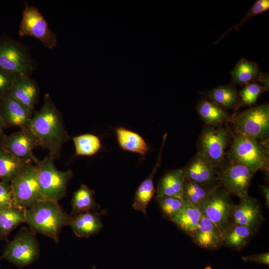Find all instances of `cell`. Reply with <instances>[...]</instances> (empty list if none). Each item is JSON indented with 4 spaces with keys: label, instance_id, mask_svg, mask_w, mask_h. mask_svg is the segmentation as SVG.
Instances as JSON below:
<instances>
[{
    "label": "cell",
    "instance_id": "6da1fadb",
    "mask_svg": "<svg viewBox=\"0 0 269 269\" xmlns=\"http://www.w3.org/2000/svg\"><path fill=\"white\" fill-rule=\"evenodd\" d=\"M28 128L39 146L48 150L49 156L54 159L59 157L63 144L70 138L62 116L48 93L44 95L41 108L32 116Z\"/></svg>",
    "mask_w": 269,
    "mask_h": 269
},
{
    "label": "cell",
    "instance_id": "7a4b0ae2",
    "mask_svg": "<svg viewBox=\"0 0 269 269\" xmlns=\"http://www.w3.org/2000/svg\"><path fill=\"white\" fill-rule=\"evenodd\" d=\"M70 217L58 202L42 200L26 209L25 223L34 233L41 234L58 243L60 233L68 226Z\"/></svg>",
    "mask_w": 269,
    "mask_h": 269
},
{
    "label": "cell",
    "instance_id": "3957f363",
    "mask_svg": "<svg viewBox=\"0 0 269 269\" xmlns=\"http://www.w3.org/2000/svg\"><path fill=\"white\" fill-rule=\"evenodd\" d=\"M233 132L226 124L204 125L196 145L198 153L211 165L220 168L225 162Z\"/></svg>",
    "mask_w": 269,
    "mask_h": 269
},
{
    "label": "cell",
    "instance_id": "277c9868",
    "mask_svg": "<svg viewBox=\"0 0 269 269\" xmlns=\"http://www.w3.org/2000/svg\"><path fill=\"white\" fill-rule=\"evenodd\" d=\"M228 158L255 171H269V140L261 141L233 132Z\"/></svg>",
    "mask_w": 269,
    "mask_h": 269
},
{
    "label": "cell",
    "instance_id": "5b68a950",
    "mask_svg": "<svg viewBox=\"0 0 269 269\" xmlns=\"http://www.w3.org/2000/svg\"><path fill=\"white\" fill-rule=\"evenodd\" d=\"M54 160L48 155L35 164L38 180L44 199L58 202L66 196L68 184L74 173L71 169L58 170Z\"/></svg>",
    "mask_w": 269,
    "mask_h": 269
},
{
    "label": "cell",
    "instance_id": "8992f818",
    "mask_svg": "<svg viewBox=\"0 0 269 269\" xmlns=\"http://www.w3.org/2000/svg\"><path fill=\"white\" fill-rule=\"evenodd\" d=\"M234 132L261 141L269 140V105L264 103L232 115Z\"/></svg>",
    "mask_w": 269,
    "mask_h": 269
},
{
    "label": "cell",
    "instance_id": "52a82bcc",
    "mask_svg": "<svg viewBox=\"0 0 269 269\" xmlns=\"http://www.w3.org/2000/svg\"><path fill=\"white\" fill-rule=\"evenodd\" d=\"M10 184L15 206L27 209L45 200L38 180L37 167L33 162H28Z\"/></svg>",
    "mask_w": 269,
    "mask_h": 269
},
{
    "label": "cell",
    "instance_id": "ba28073f",
    "mask_svg": "<svg viewBox=\"0 0 269 269\" xmlns=\"http://www.w3.org/2000/svg\"><path fill=\"white\" fill-rule=\"evenodd\" d=\"M39 252V245L35 233L26 228H22L7 244L1 257L21 268L37 260Z\"/></svg>",
    "mask_w": 269,
    "mask_h": 269
},
{
    "label": "cell",
    "instance_id": "9c48e42d",
    "mask_svg": "<svg viewBox=\"0 0 269 269\" xmlns=\"http://www.w3.org/2000/svg\"><path fill=\"white\" fill-rule=\"evenodd\" d=\"M0 68L16 75H28L33 61L26 47L9 37H0Z\"/></svg>",
    "mask_w": 269,
    "mask_h": 269
},
{
    "label": "cell",
    "instance_id": "30bf717a",
    "mask_svg": "<svg viewBox=\"0 0 269 269\" xmlns=\"http://www.w3.org/2000/svg\"><path fill=\"white\" fill-rule=\"evenodd\" d=\"M257 172L227 157L219 168V186L230 195L239 198L248 195L252 180Z\"/></svg>",
    "mask_w": 269,
    "mask_h": 269
},
{
    "label": "cell",
    "instance_id": "8fae6325",
    "mask_svg": "<svg viewBox=\"0 0 269 269\" xmlns=\"http://www.w3.org/2000/svg\"><path fill=\"white\" fill-rule=\"evenodd\" d=\"M18 33L20 36L33 37L48 49L54 48L57 44L56 34L40 11L27 2L24 3Z\"/></svg>",
    "mask_w": 269,
    "mask_h": 269
},
{
    "label": "cell",
    "instance_id": "7c38bea8",
    "mask_svg": "<svg viewBox=\"0 0 269 269\" xmlns=\"http://www.w3.org/2000/svg\"><path fill=\"white\" fill-rule=\"evenodd\" d=\"M234 205L231 195L220 187L213 192L200 210L224 233L231 222Z\"/></svg>",
    "mask_w": 269,
    "mask_h": 269
},
{
    "label": "cell",
    "instance_id": "4fadbf2b",
    "mask_svg": "<svg viewBox=\"0 0 269 269\" xmlns=\"http://www.w3.org/2000/svg\"><path fill=\"white\" fill-rule=\"evenodd\" d=\"M39 146L37 138L28 128L5 135L1 145L2 148L16 157L35 164L39 160L34 155L33 150Z\"/></svg>",
    "mask_w": 269,
    "mask_h": 269
},
{
    "label": "cell",
    "instance_id": "5bb4252c",
    "mask_svg": "<svg viewBox=\"0 0 269 269\" xmlns=\"http://www.w3.org/2000/svg\"><path fill=\"white\" fill-rule=\"evenodd\" d=\"M240 203L234 205L230 216L233 223L245 226L255 234L265 220L260 202L247 195L240 198Z\"/></svg>",
    "mask_w": 269,
    "mask_h": 269
},
{
    "label": "cell",
    "instance_id": "9a60e30c",
    "mask_svg": "<svg viewBox=\"0 0 269 269\" xmlns=\"http://www.w3.org/2000/svg\"><path fill=\"white\" fill-rule=\"evenodd\" d=\"M180 170L188 180L204 186L220 187L219 169L205 161L197 153Z\"/></svg>",
    "mask_w": 269,
    "mask_h": 269
},
{
    "label": "cell",
    "instance_id": "2e32d148",
    "mask_svg": "<svg viewBox=\"0 0 269 269\" xmlns=\"http://www.w3.org/2000/svg\"><path fill=\"white\" fill-rule=\"evenodd\" d=\"M32 113L8 93L0 98V116L5 127L28 128Z\"/></svg>",
    "mask_w": 269,
    "mask_h": 269
},
{
    "label": "cell",
    "instance_id": "e0dca14e",
    "mask_svg": "<svg viewBox=\"0 0 269 269\" xmlns=\"http://www.w3.org/2000/svg\"><path fill=\"white\" fill-rule=\"evenodd\" d=\"M190 238L194 244L204 249L216 250L223 246V233L203 214L198 228Z\"/></svg>",
    "mask_w": 269,
    "mask_h": 269
},
{
    "label": "cell",
    "instance_id": "ac0fdd59",
    "mask_svg": "<svg viewBox=\"0 0 269 269\" xmlns=\"http://www.w3.org/2000/svg\"><path fill=\"white\" fill-rule=\"evenodd\" d=\"M167 136V133L164 134L163 136L162 144L155 166L147 177L140 184L134 196L132 204L133 208L145 214H146L148 205L155 193L153 185V177L161 164L163 149Z\"/></svg>",
    "mask_w": 269,
    "mask_h": 269
},
{
    "label": "cell",
    "instance_id": "d6986e66",
    "mask_svg": "<svg viewBox=\"0 0 269 269\" xmlns=\"http://www.w3.org/2000/svg\"><path fill=\"white\" fill-rule=\"evenodd\" d=\"M8 94L33 111L38 98V89L36 83L29 75H17Z\"/></svg>",
    "mask_w": 269,
    "mask_h": 269
},
{
    "label": "cell",
    "instance_id": "ffe728a7",
    "mask_svg": "<svg viewBox=\"0 0 269 269\" xmlns=\"http://www.w3.org/2000/svg\"><path fill=\"white\" fill-rule=\"evenodd\" d=\"M68 226L78 237L88 238L99 232L103 225L101 214L97 211L71 215Z\"/></svg>",
    "mask_w": 269,
    "mask_h": 269
},
{
    "label": "cell",
    "instance_id": "44dd1931",
    "mask_svg": "<svg viewBox=\"0 0 269 269\" xmlns=\"http://www.w3.org/2000/svg\"><path fill=\"white\" fill-rule=\"evenodd\" d=\"M185 183V178L180 169L168 171L158 182L155 197H183Z\"/></svg>",
    "mask_w": 269,
    "mask_h": 269
},
{
    "label": "cell",
    "instance_id": "7402d4cb",
    "mask_svg": "<svg viewBox=\"0 0 269 269\" xmlns=\"http://www.w3.org/2000/svg\"><path fill=\"white\" fill-rule=\"evenodd\" d=\"M205 98L215 103L224 110H237L240 98L235 85L230 84L219 86L204 92Z\"/></svg>",
    "mask_w": 269,
    "mask_h": 269
},
{
    "label": "cell",
    "instance_id": "603a6c76",
    "mask_svg": "<svg viewBox=\"0 0 269 269\" xmlns=\"http://www.w3.org/2000/svg\"><path fill=\"white\" fill-rule=\"evenodd\" d=\"M202 216L200 210L186 200L183 207L171 222L191 237L198 228Z\"/></svg>",
    "mask_w": 269,
    "mask_h": 269
},
{
    "label": "cell",
    "instance_id": "cb8c5ba5",
    "mask_svg": "<svg viewBox=\"0 0 269 269\" xmlns=\"http://www.w3.org/2000/svg\"><path fill=\"white\" fill-rule=\"evenodd\" d=\"M197 112L205 124L209 125L230 123L232 117L225 110L205 98L198 103Z\"/></svg>",
    "mask_w": 269,
    "mask_h": 269
},
{
    "label": "cell",
    "instance_id": "d4e9b609",
    "mask_svg": "<svg viewBox=\"0 0 269 269\" xmlns=\"http://www.w3.org/2000/svg\"><path fill=\"white\" fill-rule=\"evenodd\" d=\"M255 234L247 227L231 222L223 233V246L240 251L247 246Z\"/></svg>",
    "mask_w": 269,
    "mask_h": 269
},
{
    "label": "cell",
    "instance_id": "484cf974",
    "mask_svg": "<svg viewBox=\"0 0 269 269\" xmlns=\"http://www.w3.org/2000/svg\"><path fill=\"white\" fill-rule=\"evenodd\" d=\"M115 132L118 143L122 149L141 156H144L148 151L147 144L138 134L123 127L117 128Z\"/></svg>",
    "mask_w": 269,
    "mask_h": 269
},
{
    "label": "cell",
    "instance_id": "4316f807",
    "mask_svg": "<svg viewBox=\"0 0 269 269\" xmlns=\"http://www.w3.org/2000/svg\"><path fill=\"white\" fill-rule=\"evenodd\" d=\"M29 162L20 159L0 147V178L10 183Z\"/></svg>",
    "mask_w": 269,
    "mask_h": 269
},
{
    "label": "cell",
    "instance_id": "83f0119b",
    "mask_svg": "<svg viewBox=\"0 0 269 269\" xmlns=\"http://www.w3.org/2000/svg\"><path fill=\"white\" fill-rule=\"evenodd\" d=\"M26 209L13 206L0 211V240H6L11 232L25 223Z\"/></svg>",
    "mask_w": 269,
    "mask_h": 269
},
{
    "label": "cell",
    "instance_id": "f1b7e54d",
    "mask_svg": "<svg viewBox=\"0 0 269 269\" xmlns=\"http://www.w3.org/2000/svg\"><path fill=\"white\" fill-rule=\"evenodd\" d=\"M95 191L82 184L73 195L71 200V215L97 211L100 207L95 201Z\"/></svg>",
    "mask_w": 269,
    "mask_h": 269
},
{
    "label": "cell",
    "instance_id": "f546056e",
    "mask_svg": "<svg viewBox=\"0 0 269 269\" xmlns=\"http://www.w3.org/2000/svg\"><path fill=\"white\" fill-rule=\"evenodd\" d=\"M261 73L257 64L242 58L231 72L232 76V84L243 86L253 81H258Z\"/></svg>",
    "mask_w": 269,
    "mask_h": 269
},
{
    "label": "cell",
    "instance_id": "4dcf8cb0",
    "mask_svg": "<svg viewBox=\"0 0 269 269\" xmlns=\"http://www.w3.org/2000/svg\"><path fill=\"white\" fill-rule=\"evenodd\" d=\"M202 185L185 179L183 198L199 209L217 188Z\"/></svg>",
    "mask_w": 269,
    "mask_h": 269
},
{
    "label": "cell",
    "instance_id": "1f68e13d",
    "mask_svg": "<svg viewBox=\"0 0 269 269\" xmlns=\"http://www.w3.org/2000/svg\"><path fill=\"white\" fill-rule=\"evenodd\" d=\"M77 156H92L101 148L100 138L91 134H81L72 138Z\"/></svg>",
    "mask_w": 269,
    "mask_h": 269
},
{
    "label": "cell",
    "instance_id": "d6a6232c",
    "mask_svg": "<svg viewBox=\"0 0 269 269\" xmlns=\"http://www.w3.org/2000/svg\"><path fill=\"white\" fill-rule=\"evenodd\" d=\"M162 216L172 221L183 207L186 200L183 197L174 196L155 197Z\"/></svg>",
    "mask_w": 269,
    "mask_h": 269
},
{
    "label": "cell",
    "instance_id": "836d02e7",
    "mask_svg": "<svg viewBox=\"0 0 269 269\" xmlns=\"http://www.w3.org/2000/svg\"><path fill=\"white\" fill-rule=\"evenodd\" d=\"M265 91L264 87L257 81L247 84L239 92L240 107L254 105L260 95Z\"/></svg>",
    "mask_w": 269,
    "mask_h": 269
},
{
    "label": "cell",
    "instance_id": "e575fe53",
    "mask_svg": "<svg viewBox=\"0 0 269 269\" xmlns=\"http://www.w3.org/2000/svg\"><path fill=\"white\" fill-rule=\"evenodd\" d=\"M269 9V0H258L252 6L250 9L246 14L245 16L243 19L235 25L231 27L228 30L223 34L220 38L217 41L215 44L219 42L230 31L232 30H238L239 27L242 26L243 23L252 17L263 13L267 11Z\"/></svg>",
    "mask_w": 269,
    "mask_h": 269
},
{
    "label": "cell",
    "instance_id": "d590c367",
    "mask_svg": "<svg viewBox=\"0 0 269 269\" xmlns=\"http://www.w3.org/2000/svg\"><path fill=\"white\" fill-rule=\"evenodd\" d=\"M14 206L12 189L10 183L0 181V211Z\"/></svg>",
    "mask_w": 269,
    "mask_h": 269
},
{
    "label": "cell",
    "instance_id": "8d00e7d4",
    "mask_svg": "<svg viewBox=\"0 0 269 269\" xmlns=\"http://www.w3.org/2000/svg\"><path fill=\"white\" fill-rule=\"evenodd\" d=\"M16 75L0 68V98L9 93Z\"/></svg>",
    "mask_w": 269,
    "mask_h": 269
},
{
    "label": "cell",
    "instance_id": "74e56055",
    "mask_svg": "<svg viewBox=\"0 0 269 269\" xmlns=\"http://www.w3.org/2000/svg\"><path fill=\"white\" fill-rule=\"evenodd\" d=\"M245 262H252L258 264L269 265V253L266 252L257 255H249L242 257Z\"/></svg>",
    "mask_w": 269,
    "mask_h": 269
},
{
    "label": "cell",
    "instance_id": "f35d334b",
    "mask_svg": "<svg viewBox=\"0 0 269 269\" xmlns=\"http://www.w3.org/2000/svg\"><path fill=\"white\" fill-rule=\"evenodd\" d=\"M259 83L264 87L266 91L269 90V74L268 73H261L258 80Z\"/></svg>",
    "mask_w": 269,
    "mask_h": 269
},
{
    "label": "cell",
    "instance_id": "ab89813d",
    "mask_svg": "<svg viewBox=\"0 0 269 269\" xmlns=\"http://www.w3.org/2000/svg\"><path fill=\"white\" fill-rule=\"evenodd\" d=\"M260 189L265 198V205L267 208H269V187L268 185H263L260 186Z\"/></svg>",
    "mask_w": 269,
    "mask_h": 269
},
{
    "label": "cell",
    "instance_id": "60d3db41",
    "mask_svg": "<svg viewBox=\"0 0 269 269\" xmlns=\"http://www.w3.org/2000/svg\"><path fill=\"white\" fill-rule=\"evenodd\" d=\"M4 127H5L2 122V120L0 116V147H1L2 141L5 135L4 134V131H3Z\"/></svg>",
    "mask_w": 269,
    "mask_h": 269
},
{
    "label": "cell",
    "instance_id": "b9f144b4",
    "mask_svg": "<svg viewBox=\"0 0 269 269\" xmlns=\"http://www.w3.org/2000/svg\"><path fill=\"white\" fill-rule=\"evenodd\" d=\"M0 181H1V180H0Z\"/></svg>",
    "mask_w": 269,
    "mask_h": 269
}]
</instances>
